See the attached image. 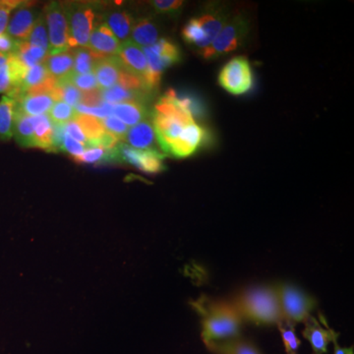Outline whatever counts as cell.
I'll list each match as a JSON object with an SVG mask.
<instances>
[{
  "instance_id": "obj_35",
  "label": "cell",
  "mask_w": 354,
  "mask_h": 354,
  "mask_svg": "<svg viewBox=\"0 0 354 354\" xmlns=\"http://www.w3.org/2000/svg\"><path fill=\"white\" fill-rule=\"evenodd\" d=\"M50 120L55 124H65L73 120L77 115L75 109L70 106L64 102H57L53 104L50 113L48 114Z\"/></svg>"
},
{
  "instance_id": "obj_17",
  "label": "cell",
  "mask_w": 354,
  "mask_h": 354,
  "mask_svg": "<svg viewBox=\"0 0 354 354\" xmlns=\"http://www.w3.org/2000/svg\"><path fill=\"white\" fill-rule=\"evenodd\" d=\"M124 141L137 150H157L156 144L158 140L153 122L145 120L130 128Z\"/></svg>"
},
{
  "instance_id": "obj_21",
  "label": "cell",
  "mask_w": 354,
  "mask_h": 354,
  "mask_svg": "<svg viewBox=\"0 0 354 354\" xmlns=\"http://www.w3.org/2000/svg\"><path fill=\"white\" fill-rule=\"evenodd\" d=\"M113 115L122 121L127 127H133L145 120L148 113L142 102H128L114 104Z\"/></svg>"
},
{
  "instance_id": "obj_8",
  "label": "cell",
  "mask_w": 354,
  "mask_h": 354,
  "mask_svg": "<svg viewBox=\"0 0 354 354\" xmlns=\"http://www.w3.org/2000/svg\"><path fill=\"white\" fill-rule=\"evenodd\" d=\"M218 80L230 94L239 95L249 92L253 87L254 77L248 59L244 57L230 59L221 69Z\"/></svg>"
},
{
  "instance_id": "obj_37",
  "label": "cell",
  "mask_w": 354,
  "mask_h": 354,
  "mask_svg": "<svg viewBox=\"0 0 354 354\" xmlns=\"http://www.w3.org/2000/svg\"><path fill=\"white\" fill-rule=\"evenodd\" d=\"M102 127L109 134L113 135L116 139L124 140L125 136L127 135L128 128L127 125H125L122 121L116 118L115 116H109V118L101 120Z\"/></svg>"
},
{
  "instance_id": "obj_40",
  "label": "cell",
  "mask_w": 354,
  "mask_h": 354,
  "mask_svg": "<svg viewBox=\"0 0 354 354\" xmlns=\"http://www.w3.org/2000/svg\"><path fill=\"white\" fill-rule=\"evenodd\" d=\"M22 1L18 0H2L0 3V35L4 34L8 25L9 16Z\"/></svg>"
},
{
  "instance_id": "obj_20",
  "label": "cell",
  "mask_w": 354,
  "mask_h": 354,
  "mask_svg": "<svg viewBox=\"0 0 354 354\" xmlns=\"http://www.w3.org/2000/svg\"><path fill=\"white\" fill-rule=\"evenodd\" d=\"M205 346L213 354H263L254 342L241 335L225 341L208 342Z\"/></svg>"
},
{
  "instance_id": "obj_7",
  "label": "cell",
  "mask_w": 354,
  "mask_h": 354,
  "mask_svg": "<svg viewBox=\"0 0 354 354\" xmlns=\"http://www.w3.org/2000/svg\"><path fill=\"white\" fill-rule=\"evenodd\" d=\"M64 6L68 20L71 48H86L91 34L97 27L94 9L88 4L82 3L64 4Z\"/></svg>"
},
{
  "instance_id": "obj_10",
  "label": "cell",
  "mask_w": 354,
  "mask_h": 354,
  "mask_svg": "<svg viewBox=\"0 0 354 354\" xmlns=\"http://www.w3.org/2000/svg\"><path fill=\"white\" fill-rule=\"evenodd\" d=\"M302 335L311 346L313 354L327 353L330 344L339 337V333L330 328L324 319L320 322L313 316H310L304 323Z\"/></svg>"
},
{
  "instance_id": "obj_27",
  "label": "cell",
  "mask_w": 354,
  "mask_h": 354,
  "mask_svg": "<svg viewBox=\"0 0 354 354\" xmlns=\"http://www.w3.org/2000/svg\"><path fill=\"white\" fill-rule=\"evenodd\" d=\"M147 94L144 91L131 90L116 84L108 90L101 91L102 99L109 104H123L128 102H141Z\"/></svg>"
},
{
  "instance_id": "obj_5",
  "label": "cell",
  "mask_w": 354,
  "mask_h": 354,
  "mask_svg": "<svg viewBox=\"0 0 354 354\" xmlns=\"http://www.w3.org/2000/svg\"><path fill=\"white\" fill-rule=\"evenodd\" d=\"M142 50L145 53L149 66L144 84L147 90L151 92L160 84L162 71L179 62L180 53L176 44L165 39H160L153 46Z\"/></svg>"
},
{
  "instance_id": "obj_26",
  "label": "cell",
  "mask_w": 354,
  "mask_h": 354,
  "mask_svg": "<svg viewBox=\"0 0 354 354\" xmlns=\"http://www.w3.org/2000/svg\"><path fill=\"white\" fill-rule=\"evenodd\" d=\"M18 58L26 68L29 69L43 64L48 57V53L39 46H31L25 41H18L17 48L12 53Z\"/></svg>"
},
{
  "instance_id": "obj_15",
  "label": "cell",
  "mask_w": 354,
  "mask_h": 354,
  "mask_svg": "<svg viewBox=\"0 0 354 354\" xmlns=\"http://www.w3.org/2000/svg\"><path fill=\"white\" fill-rule=\"evenodd\" d=\"M123 71L124 69L121 66L118 57L113 55L97 59L93 73L97 79V87L104 91L118 84Z\"/></svg>"
},
{
  "instance_id": "obj_34",
  "label": "cell",
  "mask_w": 354,
  "mask_h": 354,
  "mask_svg": "<svg viewBox=\"0 0 354 354\" xmlns=\"http://www.w3.org/2000/svg\"><path fill=\"white\" fill-rule=\"evenodd\" d=\"M183 38L186 43L193 44L200 50L204 48L205 32L197 18H192L184 26Z\"/></svg>"
},
{
  "instance_id": "obj_12",
  "label": "cell",
  "mask_w": 354,
  "mask_h": 354,
  "mask_svg": "<svg viewBox=\"0 0 354 354\" xmlns=\"http://www.w3.org/2000/svg\"><path fill=\"white\" fill-rule=\"evenodd\" d=\"M116 57L125 71L138 77L144 83L148 74L149 66L145 53L142 48L133 43L131 39H128L120 44Z\"/></svg>"
},
{
  "instance_id": "obj_1",
  "label": "cell",
  "mask_w": 354,
  "mask_h": 354,
  "mask_svg": "<svg viewBox=\"0 0 354 354\" xmlns=\"http://www.w3.org/2000/svg\"><path fill=\"white\" fill-rule=\"evenodd\" d=\"M192 306L201 319L204 344L241 337L243 320L232 302L200 297Z\"/></svg>"
},
{
  "instance_id": "obj_2",
  "label": "cell",
  "mask_w": 354,
  "mask_h": 354,
  "mask_svg": "<svg viewBox=\"0 0 354 354\" xmlns=\"http://www.w3.org/2000/svg\"><path fill=\"white\" fill-rule=\"evenodd\" d=\"M230 302L243 321L262 326H278L283 323L274 286L248 288L239 293Z\"/></svg>"
},
{
  "instance_id": "obj_30",
  "label": "cell",
  "mask_w": 354,
  "mask_h": 354,
  "mask_svg": "<svg viewBox=\"0 0 354 354\" xmlns=\"http://www.w3.org/2000/svg\"><path fill=\"white\" fill-rule=\"evenodd\" d=\"M167 94L171 95L177 106L183 109L185 113H189L194 120L201 118L206 114V106L200 97L193 95H178L174 90L167 91Z\"/></svg>"
},
{
  "instance_id": "obj_29",
  "label": "cell",
  "mask_w": 354,
  "mask_h": 354,
  "mask_svg": "<svg viewBox=\"0 0 354 354\" xmlns=\"http://www.w3.org/2000/svg\"><path fill=\"white\" fill-rule=\"evenodd\" d=\"M15 100L4 95L0 100V140L7 141L12 138Z\"/></svg>"
},
{
  "instance_id": "obj_19",
  "label": "cell",
  "mask_w": 354,
  "mask_h": 354,
  "mask_svg": "<svg viewBox=\"0 0 354 354\" xmlns=\"http://www.w3.org/2000/svg\"><path fill=\"white\" fill-rule=\"evenodd\" d=\"M15 102V111L27 116H39L50 113L57 102L50 94L26 95Z\"/></svg>"
},
{
  "instance_id": "obj_45",
  "label": "cell",
  "mask_w": 354,
  "mask_h": 354,
  "mask_svg": "<svg viewBox=\"0 0 354 354\" xmlns=\"http://www.w3.org/2000/svg\"><path fill=\"white\" fill-rule=\"evenodd\" d=\"M333 344H334V354H354L353 346L342 348L339 344V339H335Z\"/></svg>"
},
{
  "instance_id": "obj_16",
  "label": "cell",
  "mask_w": 354,
  "mask_h": 354,
  "mask_svg": "<svg viewBox=\"0 0 354 354\" xmlns=\"http://www.w3.org/2000/svg\"><path fill=\"white\" fill-rule=\"evenodd\" d=\"M197 19L205 32V43L203 48H205L216 39L230 18L223 9L216 6V4L215 6L211 4L202 11Z\"/></svg>"
},
{
  "instance_id": "obj_6",
  "label": "cell",
  "mask_w": 354,
  "mask_h": 354,
  "mask_svg": "<svg viewBox=\"0 0 354 354\" xmlns=\"http://www.w3.org/2000/svg\"><path fill=\"white\" fill-rule=\"evenodd\" d=\"M44 14L50 36L48 55H59L71 50L68 20L64 4L60 2H51L46 6Z\"/></svg>"
},
{
  "instance_id": "obj_3",
  "label": "cell",
  "mask_w": 354,
  "mask_h": 354,
  "mask_svg": "<svg viewBox=\"0 0 354 354\" xmlns=\"http://www.w3.org/2000/svg\"><path fill=\"white\" fill-rule=\"evenodd\" d=\"M274 288L278 295L283 323L295 328L298 324L306 322L316 308L315 298L288 283H277Z\"/></svg>"
},
{
  "instance_id": "obj_46",
  "label": "cell",
  "mask_w": 354,
  "mask_h": 354,
  "mask_svg": "<svg viewBox=\"0 0 354 354\" xmlns=\"http://www.w3.org/2000/svg\"><path fill=\"white\" fill-rule=\"evenodd\" d=\"M8 58L9 55H0V68H1V67L6 64L7 60H8Z\"/></svg>"
},
{
  "instance_id": "obj_14",
  "label": "cell",
  "mask_w": 354,
  "mask_h": 354,
  "mask_svg": "<svg viewBox=\"0 0 354 354\" xmlns=\"http://www.w3.org/2000/svg\"><path fill=\"white\" fill-rule=\"evenodd\" d=\"M120 41L106 23L97 25L91 34L86 48L92 51L97 58L116 55L120 48Z\"/></svg>"
},
{
  "instance_id": "obj_47",
  "label": "cell",
  "mask_w": 354,
  "mask_h": 354,
  "mask_svg": "<svg viewBox=\"0 0 354 354\" xmlns=\"http://www.w3.org/2000/svg\"><path fill=\"white\" fill-rule=\"evenodd\" d=\"M0 3H1V1H0Z\"/></svg>"
},
{
  "instance_id": "obj_31",
  "label": "cell",
  "mask_w": 354,
  "mask_h": 354,
  "mask_svg": "<svg viewBox=\"0 0 354 354\" xmlns=\"http://www.w3.org/2000/svg\"><path fill=\"white\" fill-rule=\"evenodd\" d=\"M48 24H46V14L44 12L39 13V17L37 18L36 22L32 26L31 32L29 37L26 39L28 44L31 46H39L43 50L48 51L50 48V41H48Z\"/></svg>"
},
{
  "instance_id": "obj_39",
  "label": "cell",
  "mask_w": 354,
  "mask_h": 354,
  "mask_svg": "<svg viewBox=\"0 0 354 354\" xmlns=\"http://www.w3.org/2000/svg\"><path fill=\"white\" fill-rule=\"evenodd\" d=\"M66 77L72 85L83 92H91L99 88L94 73L82 74V75H73L70 73Z\"/></svg>"
},
{
  "instance_id": "obj_9",
  "label": "cell",
  "mask_w": 354,
  "mask_h": 354,
  "mask_svg": "<svg viewBox=\"0 0 354 354\" xmlns=\"http://www.w3.org/2000/svg\"><path fill=\"white\" fill-rule=\"evenodd\" d=\"M120 162H125L146 174H155L164 171L165 153L158 150H137L124 143L116 145Z\"/></svg>"
},
{
  "instance_id": "obj_36",
  "label": "cell",
  "mask_w": 354,
  "mask_h": 354,
  "mask_svg": "<svg viewBox=\"0 0 354 354\" xmlns=\"http://www.w3.org/2000/svg\"><path fill=\"white\" fill-rule=\"evenodd\" d=\"M277 327L279 328L281 337H283L286 354H298V349L300 348L301 342L298 339L295 328L286 325L285 323H281Z\"/></svg>"
},
{
  "instance_id": "obj_18",
  "label": "cell",
  "mask_w": 354,
  "mask_h": 354,
  "mask_svg": "<svg viewBox=\"0 0 354 354\" xmlns=\"http://www.w3.org/2000/svg\"><path fill=\"white\" fill-rule=\"evenodd\" d=\"M27 70L17 57L9 55L6 64L0 68V94H9L19 88Z\"/></svg>"
},
{
  "instance_id": "obj_38",
  "label": "cell",
  "mask_w": 354,
  "mask_h": 354,
  "mask_svg": "<svg viewBox=\"0 0 354 354\" xmlns=\"http://www.w3.org/2000/svg\"><path fill=\"white\" fill-rule=\"evenodd\" d=\"M113 104L104 102L101 106H86L83 104H78L75 106L77 114H83V115L93 116V118L104 120V118L113 116Z\"/></svg>"
},
{
  "instance_id": "obj_25",
  "label": "cell",
  "mask_w": 354,
  "mask_h": 354,
  "mask_svg": "<svg viewBox=\"0 0 354 354\" xmlns=\"http://www.w3.org/2000/svg\"><path fill=\"white\" fill-rule=\"evenodd\" d=\"M13 135L16 142L26 148H35L34 127L31 116L16 111L14 113Z\"/></svg>"
},
{
  "instance_id": "obj_24",
  "label": "cell",
  "mask_w": 354,
  "mask_h": 354,
  "mask_svg": "<svg viewBox=\"0 0 354 354\" xmlns=\"http://www.w3.org/2000/svg\"><path fill=\"white\" fill-rule=\"evenodd\" d=\"M44 64L50 75L55 79L69 75L73 71L74 51L69 50L59 55H48Z\"/></svg>"
},
{
  "instance_id": "obj_41",
  "label": "cell",
  "mask_w": 354,
  "mask_h": 354,
  "mask_svg": "<svg viewBox=\"0 0 354 354\" xmlns=\"http://www.w3.org/2000/svg\"><path fill=\"white\" fill-rule=\"evenodd\" d=\"M86 151V147L75 139L71 138L65 133L64 144H62V152L68 153L72 157L76 158L82 155Z\"/></svg>"
},
{
  "instance_id": "obj_4",
  "label": "cell",
  "mask_w": 354,
  "mask_h": 354,
  "mask_svg": "<svg viewBox=\"0 0 354 354\" xmlns=\"http://www.w3.org/2000/svg\"><path fill=\"white\" fill-rule=\"evenodd\" d=\"M248 21L241 15H235L227 20L216 39L207 48L200 50L204 59H214L241 48L248 35Z\"/></svg>"
},
{
  "instance_id": "obj_22",
  "label": "cell",
  "mask_w": 354,
  "mask_h": 354,
  "mask_svg": "<svg viewBox=\"0 0 354 354\" xmlns=\"http://www.w3.org/2000/svg\"><path fill=\"white\" fill-rule=\"evenodd\" d=\"M35 134V148L43 149L50 152L53 144V121L48 114L31 116Z\"/></svg>"
},
{
  "instance_id": "obj_44",
  "label": "cell",
  "mask_w": 354,
  "mask_h": 354,
  "mask_svg": "<svg viewBox=\"0 0 354 354\" xmlns=\"http://www.w3.org/2000/svg\"><path fill=\"white\" fill-rule=\"evenodd\" d=\"M18 41L4 32L0 35V55H10L17 48Z\"/></svg>"
},
{
  "instance_id": "obj_42",
  "label": "cell",
  "mask_w": 354,
  "mask_h": 354,
  "mask_svg": "<svg viewBox=\"0 0 354 354\" xmlns=\"http://www.w3.org/2000/svg\"><path fill=\"white\" fill-rule=\"evenodd\" d=\"M64 131L71 138L75 139L76 141L80 142L84 146L87 145V138H86L85 134H84L82 128L78 124V122L75 120L69 121V122L65 123Z\"/></svg>"
},
{
  "instance_id": "obj_11",
  "label": "cell",
  "mask_w": 354,
  "mask_h": 354,
  "mask_svg": "<svg viewBox=\"0 0 354 354\" xmlns=\"http://www.w3.org/2000/svg\"><path fill=\"white\" fill-rule=\"evenodd\" d=\"M208 137V131L194 121L184 127L180 137L172 144L167 153L178 158L190 157Z\"/></svg>"
},
{
  "instance_id": "obj_28",
  "label": "cell",
  "mask_w": 354,
  "mask_h": 354,
  "mask_svg": "<svg viewBox=\"0 0 354 354\" xmlns=\"http://www.w3.org/2000/svg\"><path fill=\"white\" fill-rule=\"evenodd\" d=\"M106 24L118 41H125L131 34L133 19L127 11H115L109 14Z\"/></svg>"
},
{
  "instance_id": "obj_33",
  "label": "cell",
  "mask_w": 354,
  "mask_h": 354,
  "mask_svg": "<svg viewBox=\"0 0 354 354\" xmlns=\"http://www.w3.org/2000/svg\"><path fill=\"white\" fill-rule=\"evenodd\" d=\"M82 128L84 134L87 138V145L90 142L95 141V139L99 138L100 136L106 131L102 127L101 120L99 118H93V116L83 115V114H77L74 118ZM86 145V149H87Z\"/></svg>"
},
{
  "instance_id": "obj_43",
  "label": "cell",
  "mask_w": 354,
  "mask_h": 354,
  "mask_svg": "<svg viewBox=\"0 0 354 354\" xmlns=\"http://www.w3.org/2000/svg\"><path fill=\"white\" fill-rule=\"evenodd\" d=\"M152 6L158 12H176L183 6V1H180V0H155L152 2Z\"/></svg>"
},
{
  "instance_id": "obj_32",
  "label": "cell",
  "mask_w": 354,
  "mask_h": 354,
  "mask_svg": "<svg viewBox=\"0 0 354 354\" xmlns=\"http://www.w3.org/2000/svg\"><path fill=\"white\" fill-rule=\"evenodd\" d=\"M74 51V67L71 74L82 75V74L93 73L97 59L94 53L87 48H78Z\"/></svg>"
},
{
  "instance_id": "obj_23",
  "label": "cell",
  "mask_w": 354,
  "mask_h": 354,
  "mask_svg": "<svg viewBox=\"0 0 354 354\" xmlns=\"http://www.w3.org/2000/svg\"><path fill=\"white\" fill-rule=\"evenodd\" d=\"M131 41L140 48H148L157 43L158 32L157 27L148 18L137 20L133 24Z\"/></svg>"
},
{
  "instance_id": "obj_13",
  "label": "cell",
  "mask_w": 354,
  "mask_h": 354,
  "mask_svg": "<svg viewBox=\"0 0 354 354\" xmlns=\"http://www.w3.org/2000/svg\"><path fill=\"white\" fill-rule=\"evenodd\" d=\"M39 14L32 7V4L23 2L11 16L6 28V34L17 41H26L29 37Z\"/></svg>"
}]
</instances>
